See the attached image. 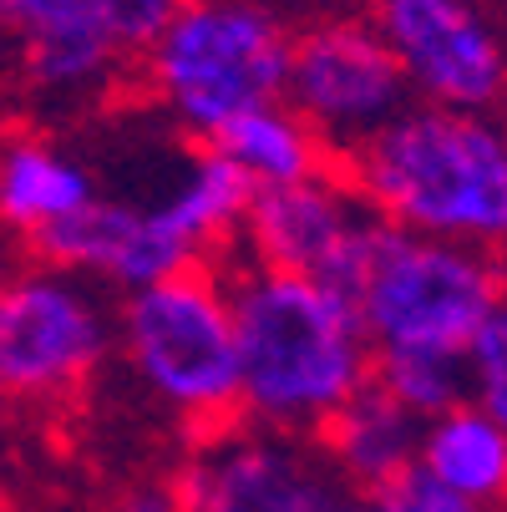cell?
<instances>
[{"mask_svg": "<svg viewBox=\"0 0 507 512\" xmlns=\"http://www.w3.org/2000/svg\"><path fill=\"white\" fill-rule=\"evenodd\" d=\"M234 284L244 401L254 426L320 436L325 421L376 381V340L340 284L249 264Z\"/></svg>", "mask_w": 507, "mask_h": 512, "instance_id": "6da1fadb", "label": "cell"}, {"mask_svg": "<svg viewBox=\"0 0 507 512\" xmlns=\"http://www.w3.org/2000/svg\"><path fill=\"white\" fill-rule=\"evenodd\" d=\"M345 178L386 224L507 254V127L487 112L406 107L345 158Z\"/></svg>", "mask_w": 507, "mask_h": 512, "instance_id": "7a4b0ae2", "label": "cell"}, {"mask_svg": "<svg viewBox=\"0 0 507 512\" xmlns=\"http://www.w3.org/2000/svg\"><path fill=\"white\" fill-rule=\"evenodd\" d=\"M117 340L142 391L183 421H224L244 401V355L234 284L208 264H188L127 295Z\"/></svg>", "mask_w": 507, "mask_h": 512, "instance_id": "3957f363", "label": "cell"}, {"mask_svg": "<svg viewBox=\"0 0 507 512\" xmlns=\"http://www.w3.org/2000/svg\"><path fill=\"white\" fill-rule=\"evenodd\" d=\"M289 56L295 41L259 0H183L173 26L142 61L148 87L183 122V132L213 142L239 112L289 92Z\"/></svg>", "mask_w": 507, "mask_h": 512, "instance_id": "277c9868", "label": "cell"}, {"mask_svg": "<svg viewBox=\"0 0 507 512\" xmlns=\"http://www.w3.org/2000/svg\"><path fill=\"white\" fill-rule=\"evenodd\" d=\"M507 300L497 254L376 224L366 264L355 279V305L366 315L376 350H452L467 355L487 315Z\"/></svg>", "mask_w": 507, "mask_h": 512, "instance_id": "5b68a950", "label": "cell"}, {"mask_svg": "<svg viewBox=\"0 0 507 512\" xmlns=\"http://www.w3.org/2000/svg\"><path fill=\"white\" fill-rule=\"evenodd\" d=\"M112 350V315L87 274L21 269L0 295V381L16 401H61Z\"/></svg>", "mask_w": 507, "mask_h": 512, "instance_id": "8992f818", "label": "cell"}, {"mask_svg": "<svg viewBox=\"0 0 507 512\" xmlns=\"http://www.w3.org/2000/svg\"><path fill=\"white\" fill-rule=\"evenodd\" d=\"M289 102L325 137L330 153H355L411 107V77L386 31L355 16L315 21L289 56Z\"/></svg>", "mask_w": 507, "mask_h": 512, "instance_id": "52a82bcc", "label": "cell"}, {"mask_svg": "<svg viewBox=\"0 0 507 512\" xmlns=\"http://www.w3.org/2000/svg\"><path fill=\"white\" fill-rule=\"evenodd\" d=\"M188 512H355V487L289 431H229L178 477Z\"/></svg>", "mask_w": 507, "mask_h": 512, "instance_id": "ba28073f", "label": "cell"}, {"mask_svg": "<svg viewBox=\"0 0 507 512\" xmlns=\"http://www.w3.org/2000/svg\"><path fill=\"white\" fill-rule=\"evenodd\" d=\"M376 224L381 213H371V203L355 193L350 178L315 173L300 183L259 188L244 218V244L254 264L330 279L355 300V279L366 264Z\"/></svg>", "mask_w": 507, "mask_h": 512, "instance_id": "9c48e42d", "label": "cell"}, {"mask_svg": "<svg viewBox=\"0 0 507 512\" xmlns=\"http://www.w3.org/2000/svg\"><path fill=\"white\" fill-rule=\"evenodd\" d=\"M376 26L421 102L492 112L507 97V51L467 0H376Z\"/></svg>", "mask_w": 507, "mask_h": 512, "instance_id": "30bf717a", "label": "cell"}, {"mask_svg": "<svg viewBox=\"0 0 507 512\" xmlns=\"http://www.w3.org/2000/svg\"><path fill=\"white\" fill-rule=\"evenodd\" d=\"M26 249L36 264L117 284L127 295L198 264V249L168 224L158 203H122V198H92L87 208L26 234Z\"/></svg>", "mask_w": 507, "mask_h": 512, "instance_id": "8fae6325", "label": "cell"}, {"mask_svg": "<svg viewBox=\"0 0 507 512\" xmlns=\"http://www.w3.org/2000/svg\"><path fill=\"white\" fill-rule=\"evenodd\" d=\"M0 16L16 41L21 77L46 97H77L117 66L97 0H0Z\"/></svg>", "mask_w": 507, "mask_h": 512, "instance_id": "7c38bea8", "label": "cell"}, {"mask_svg": "<svg viewBox=\"0 0 507 512\" xmlns=\"http://www.w3.org/2000/svg\"><path fill=\"white\" fill-rule=\"evenodd\" d=\"M421 431L426 421L401 406L381 381H371L325 421L320 452L355 492H381L421 462Z\"/></svg>", "mask_w": 507, "mask_h": 512, "instance_id": "4fadbf2b", "label": "cell"}, {"mask_svg": "<svg viewBox=\"0 0 507 512\" xmlns=\"http://www.w3.org/2000/svg\"><path fill=\"white\" fill-rule=\"evenodd\" d=\"M421 467L462 492L477 507L507 502V426L477 406L462 401L442 416H431L421 431Z\"/></svg>", "mask_w": 507, "mask_h": 512, "instance_id": "5bb4252c", "label": "cell"}, {"mask_svg": "<svg viewBox=\"0 0 507 512\" xmlns=\"http://www.w3.org/2000/svg\"><path fill=\"white\" fill-rule=\"evenodd\" d=\"M97 198L92 173L41 137H11L0 158V213L16 234H36Z\"/></svg>", "mask_w": 507, "mask_h": 512, "instance_id": "9a60e30c", "label": "cell"}, {"mask_svg": "<svg viewBox=\"0 0 507 512\" xmlns=\"http://www.w3.org/2000/svg\"><path fill=\"white\" fill-rule=\"evenodd\" d=\"M213 148H224L259 188L315 178V173H325V153H330L325 137L310 127V117L289 97L239 112L219 137H213Z\"/></svg>", "mask_w": 507, "mask_h": 512, "instance_id": "2e32d148", "label": "cell"}, {"mask_svg": "<svg viewBox=\"0 0 507 512\" xmlns=\"http://www.w3.org/2000/svg\"><path fill=\"white\" fill-rule=\"evenodd\" d=\"M259 183L224 153V148H208L188 163V173L173 183L168 198H158V208L168 213V224L203 254L208 244L229 239L234 229H244V218L254 208Z\"/></svg>", "mask_w": 507, "mask_h": 512, "instance_id": "e0dca14e", "label": "cell"}, {"mask_svg": "<svg viewBox=\"0 0 507 512\" xmlns=\"http://www.w3.org/2000/svg\"><path fill=\"white\" fill-rule=\"evenodd\" d=\"M376 381L421 421L472 401L467 355L452 350H376Z\"/></svg>", "mask_w": 507, "mask_h": 512, "instance_id": "ac0fdd59", "label": "cell"}, {"mask_svg": "<svg viewBox=\"0 0 507 512\" xmlns=\"http://www.w3.org/2000/svg\"><path fill=\"white\" fill-rule=\"evenodd\" d=\"M467 371H472V401L507 426V300L487 315V325L467 345Z\"/></svg>", "mask_w": 507, "mask_h": 512, "instance_id": "d6986e66", "label": "cell"}, {"mask_svg": "<svg viewBox=\"0 0 507 512\" xmlns=\"http://www.w3.org/2000/svg\"><path fill=\"white\" fill-rule=\"evenodd\" d=\"M183 11V0H97V16L107 26V36L117 41V51H137L148 56L158 46V36L173 26V16Z\"/></svg>", "mask_w": 507, "mask_h": 512, "instance_id": "ffe728a7", "label": "cell"}, {"mask_svg": "<svg viewBox=\"0 0 507 512\" xmlns=\"http://www.w3.org/2000/svg\"><path fill=\"white\" fill-rule=\"evenodd\" d=\"M107 512H188L183 482H132L112 497Z\"/></svg>", "mask_w": 507, "mask_h": 512, "instance_id": "44dd1931", "label": "cell"}, {"mask_svg": "<svg viewBox=\"0 0 507 512\" xmlns=\"http://www.w3.org/2000/svg\"><path fill=\"white\" fill-rule=\"evenodd\" d=\"M355 512H391V507H386V497H381V492H360Z\"/></svg>", "mask_w": 507, "mask_h": 512, "instance_id": "7402d4cb", "label": "cell"}, {"mask_svg": "<svg viewBox=\"0 0 507 512\" xmlns=\"http://www.w3.org/2000/svg\"><path fill=\"white\" fill-rule=\"evenodd\" d=\"M502 127H507V117H502Z\"/></svg>", "mask_w": 507, "mask_h": 512, "instance_id": "603a6c76", "label": "cell"}]
</instances>
